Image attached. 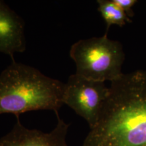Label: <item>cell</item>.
I'll list each match as a JSON object with an SVG mask.
<instances>
[{"mask_svg":"<svg viewBox=\"0 0 146 146\" xmlns=\"http://www.w3.org/2000/svg\"><path fill=\"white\" fill-rule=\"evenodd\" d=\"M83 146H146V70L124 73L111 82Z\"/></svg>","mask_w":146,"mask_h":146,"instance_id":"cell-1","label":"cell"},{"mask_svg":"<svg viewBox=\"0 0 146 146\" xmlns=\"http://www.w3.org/2000/svg\"><path fill=\"white\" fill-rule=\"evenodd\" d=\"M64 89L65 83L14 60L0 74V114L19 117L41 110L58 112L64 104Z\"/></svg>","mask_w":146,"mask_h":146,"instance_id":"cell-2","label":"cell"},{"mask_svg":"<svg viewBox=\"0 0 146 146\" xmlns=\"http://www.w3.org/2000/svg\"><path fill=\"white\" fill-rule=\"evenodd\" d=\"M70 56L75 62L76 74L87 79L111 83L124 74L123 45L109 39L106 33L76 41L70 47Z\"/></svg>","mask_w":146,"mask_h":146,"instance_id":"cell-3","label":"cell"},{"mask_svg":"<svg viewBox=\"0 0 146 146\" xmlns=\"http://www.w3.org/2000/svg\"><path fill=\"white\" fill-rule=\"evenodd\" d=\"M108 94L109 87L104 82L87 79L75 73L65 83L63 102L86 120L91 129L99 119Z\"/></svg>","mask_w":146,"mask_h":146,"instance_id":"cell-4","label":"cell"},{"mask_svg":"<svg viewBox=\"0 0 146 146\" xmlns=\"http://www.w3.org/2000/svg\"><path fill=\"white\" fill-rule=\"evenodd\" d=\"M58 123L50 133L37 129H29L22 125L19 117L8 133L0 138V146H68L67 133L70 124L65 123L56 113Z\"/></svg>","mask_w":146,"mask_h":146,"instance_id":"cell-5","label":"cell"},{"mask_svg":"<svg viewBox=\"0 0 146 146\" xmlns=\"http://www.w3.org/2000/svg\"><path fill=\"white\" fill-rule=\"evenodd\" d=\"M25 21L3 1L0 0V52L14 61L16 53L26 50Z\"/></svg>","mask_w":146,"mask_h":146,"instance_id":"cell-6","label":"cell"},{"mask_svg":"<svg viewBox=\"0 0 146 146\" xmlns=\"http://www.w3.org/2000/svg\"><path fill=\"white\" fill-rule=\"evenodd\" d=\"M97 3L98 10L106 25V34L112 25L123 27L132 22L114 0H98Z\"/></svg>","mask_w":146,"mask_h":146,"instance_id":"cell-7","label":"cell"},{"mask_svg":"<svg viewBox=\"0 0 146 146\" xmlns=\"http://www.w3.org/2000/svg\"><path fill=\"white\" fill-rule=\"evenodd\" d=\"M115 3L123 10L129 18L134 16L133 7L137 3V0H114Z\"/></svg>","mask_w":146,"mask_h":146,"instance_id":"cell-8","label":"cell"}]
</instances>
